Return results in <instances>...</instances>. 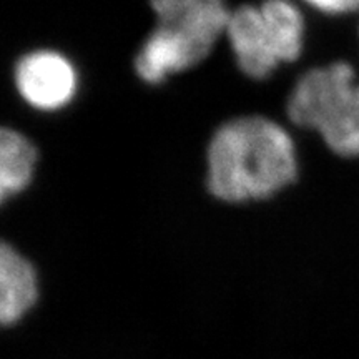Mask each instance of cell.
Segmentation results:
<instances>
[{
  "instance_id": "obj_1",
  "label": "cell",
  "mask_w": 359,
  "mask_h": 359,
  "mask_svg": "<svg viewBox=\"0 0 359 359\" xmlns=\"http://www.w3.org/2000/svg\"><path fill=\"white\" fill-rule=\"evenodd\" d=\"M298 177L294 140L262 115L224 122L206 150V188L226 203L266 200Z\"/></svg>"
},
{
  "instance_id": "obj_2",
  "label": "cell",
  "mask_w": 359,
  "mask_h": 359,
  "mask_svg": "<svg viewBox=\"0 0 359 359\" xmlns=\"http://www.w3.org/2000/svg\"><path fill=\"white\" fill-rule=\"evenodd\" d=\"M150 6L156 25L135 57V72L150 85L203 62L231 13L224 0H150Z\"/></svg>"
},
{
  "instance_id": "obj_3",
  "label": "cell",
  "mask_w": 359,
  "mask_h": 359,
  "mask_svg": "<svg viewBox=\"0 0 359 359\" xmlns=\"http://www.w3.org/2000/svg\"><path fill=\"white\" fill-rule=\"evenodd\" d=\"M286 114L298 127L316 130L336 155L359 156V83L348 62L306 72L291 90Z\"/></svg>"
},
{
  "instance_id": "obj_4",
  "label": "cell",
  "mask_w": 359,
  "mask_h": 359,
  "mask_svg": "<svg viewBox=\"0 0 359 359\" xmlns=\"http://www.w3.org/2000/svg\"><path fill=\"white\" fill-rule=\"evenodd\" d=\"M13 83L27 105L40 111H55L77 95L79 74L64 53L40 48L19 58Z\"/></svg>"
},
{
  "instance_id": "obj_5",
  "label": "cell",
  "mask_w": 359,
  "mask_h": 359,
  "mask_svg": "<svg viewBox=\"0 0 359 359\" xmlns=\"http://www.w3.org/2000/svg\"><path fill=\"white\" fill-rule=\"evenodd\" d=\"M224 35L236 65L246 77L268 79L281 65L259 6H241L231 11Z\"/></svg>"
},
{
  "instance_id": "obj_6",
  "label": "cell",
  "mask_w": 359,
  "mask_h": 359,
  "mask_svg": "<svg viewBox=\"0 0 359 359\" xmlns=\"http://www.w3.org/2000/svg\"><path fill=\"white\" fill-rule=\"evenodd\" d=\"M37 299L35 269L7 243L0 248V320L12 325L29 311Z\"/></svg>"
},
{
  "instance_id": "obj_7",
  "label": "cell",
  "mask_w": 359,
  "mask_h": 359,
  "mask_svg": "<svg viewBox=\"0 0 359 359\" xmlns=\"http://www.w3.org/2000/svg\"><path fill=\"white\" fill-rule=\"evenodd\" d=\"M39 160L37 148L24 133L13 128L0 132V198L11 200L32 182Z\"/></svg>"
},
{
  "instance_id": "obj_8",
  "label": "cell",
  "mask_w": 359,
  "mask_h": 359,
  "mask_svg": "<svg viewBox=\"0 0 359 359\" xmlns=\"http://www.w3.org/2000/svg\"><path fill=\"white\" fill-rule=\"evenodd\" d=\"M259 8L281 64L298 60L303 52L306 32V24L299 7L291 0H263Z\"/></svg>"
},
{
  "instance_id": "obj_9",
  "label": "cell",
  "mask_w": 359,
  "mask_h": 359,
  "mask_svg": "<svg viewBox=\"0 0 359 359\" xmlns=\"http://www.w3.org/2000/svg\"><path fill=\"white\" fill-rule=\"evenodd\" d=\"M314 11L327 15H346L359 11V0H303Z\"/></svg>"
}]
</instances>
